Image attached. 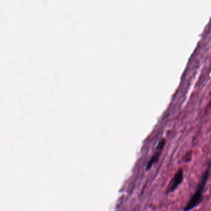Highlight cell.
Segmentation results:
<instances>
[{"instance_id": "cell-1", "label": "cell", "mask_w": 211, "mask_h": 211, "mask_svg": "<svg viewBox=\"0 0 211 211\" xmlns=\"http://www.w3.org/2000/svg\"><path fill=\"white\" fill-rule=\"evenodd\" d=\"M209 173H210V165L207 167V170L203 173L201 179V182H199L195 193H194L192 198L190 199V201L184 208V210H183L184 211H190L191 209H194V207H197L201 202L202 200L203 190L205 187V185L207 182V180L209 177Z\"/></svg>"}, {"instance_id": "cell-3", "label": "cell", "mask_w": 211, "mask_h": 211, "mask_svg": "<svg viewBox=\"0 0 211 211\" xmlns=\"http://www.w3.org/2000/svg\"><path fill=\"white\" fill-rule=\"evenodd\" d=\"M161 151H162V149H157V151L155 153V154L151 157L150 158L147 165H146V170H149L150 168H151L153 165L154 164H155L159 159L160 156V154H161Z\"/></svg>"}, {"instance_id": "cell-2", "label": "cell", "mask_w": 211, "mask_h": 211, "mask_svg": "<svg viewBox=\"0 0 211 211\" xmlns=\"http://www.w3.org/2000/svg\"><path fill=\"white\" fill-rule=\"evenodd\" d=\"M183 176H184V173H183V169L181 168L178 170V171L176 172L173 178L172 179L171 182L170 183V189H169L170 192L174 191L178 188V187L182 183L183 180Z\"/></svg>"}]
</instances>
